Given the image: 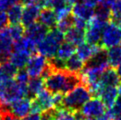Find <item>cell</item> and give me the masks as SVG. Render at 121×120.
Returning a JSON list of instances; mask_svg holds the SVG:
<instances>
[{
  "label": "cell",
  "instance_id": "cell-1",
  "mask_svg": "<svg viewBox=\"0 0 121 120\" xmlns=\"http://www.w3.org/2000/svg\"><path fill=\"white\" fill-rule=\"evenodd\" d=\"M49 66L50 73L43 79L44 86L52 94H67L82 83L81 73H72L66 69H54L50 64Z\"/></svg>",
  "mask_w": 121,
  "mask_h": 120
},
{
  "label": "cell",
  "instance_id": "cell-2",
  "mask_svg": "<svg viewBox=\"0 0 121 120\" xmlns=\"http://www.w3.org/2000/svg\"><path fill=\"white\" fill-rule=\"evenodd\" d=\"M26 96H27V84L18 83L15 79L0 82V105L4 109Z\"/></svg>",
  "mask_w": 121,
  "mask_h": 120
},
{
  "label": "cell",
  "instance_id": "cell-3",
  "mask_svg": "<svg viewBox=\"0 0 121 120\" xmlns=\"http://www.w3.org/2000/svg\"><path fill=\"white\" fill-rule=\"evenodd\" d=\"M92 94L89 88L81 83L73 89L65 94L62 101V108L67 109L72 111H79L87 101L90 99Z\"/></svg>",
  "mask_w": 121,
  "mask_h": 120
},
{
  "label": "cell",
  "instance_id": "cell-4",
  "mask_svg": "<svg viewBox=\"0 0 121 120\" xmlns=\"http://www.w3.org/2000/svg\"><path fill=\"white\" fill-rule=\"evenodd\" d=\"M64 39L65 34L63 32L57 27L51 28L46 36L37 44V51L47 58H52L56 56L57 50Z\"/></svg>",
  "mask_w": 121,
  "mask_h": 120
},
{
  "label": "cell",
  "instance_id": "cell-5",
  "mask_svg": "<svg viewBox=\"0 0 121 120\" xmlns=\"http://www.w3.org/2000/svg\"><path fill=\"white\" fill-rule=\"evenodd\" d=\"M107 21L99 20L94 16L87 22L85 30V40L91 45H101V40L103 32L107 26Z\"/></svg>",
  "mask_w": 121,
  "mask_h": 120
},
{
  "label": "cell",
  "instance_id": "cell-6",
  "mask_svg": "<svg viewBox=\"0 0 121 120\" xmlns=\"http://www.w3.org/2000/svg\"><path fill=\"white\" fill-rule=\"evenodd\" d=\"M121 44V27H118L114 23H108L105 27L101 40V46L108 50L111 47H115Z\"/></svg>",
  "mask_w": 121,
  "mask_h": 120
},
{
  "label": "cell",
  "instance_id": "cell-7",
  "mask_svg": "<svg viewBox=\"0 0 121 120\" xmlns=\"http://www.w3.org/2000/svg\"><path fill=\"white\" fill-rule=\"evenodd\" d=\"M48 65V58L38 53L32 54L26 64V71L30 77H40Z\"/></svg>",
  "mask_w": 121,
  "mask_h": 120
},
{
  "label": "cell",
  "instance_id": "cell-8",
  "mask_svg": "<svg viewBox=\"0 0 121 120\" xmlns=\"http://www.w3.org/2000/svg\"><path fill=\"white\" fill-rule=\"evenodd\" d=\"M80 111L84 117L98 119L106 112V107L100 98L94 97L87 101Z\"/></svg>",
  "mask_w": 121,
  "mask_h": 120
},
{
  "label": "cell",
  "instance_id": "cell-9",
  "mask_svg": "<svg viewBox=\"0 0 121 120\" xmlns=\"http://www.w3.org/2000/svg\"><path fill=\"white\" fill-rule=\"evenodd\" d=\"M13 50V40L11 36L9 28L0 30V64L9 61Z\"/></svg>",
  "mask_w": 121,
  "mask_h": 120
},
{
  "label": "cell",
  "instance_id": "cell-10",
  "mask_svg": "<svg viewBox=\"0 0 121 120\" xmlns=\"http://www.w3.org/2000/svg\"><path fill=\"white\" fill-rule=\"evenodd\" d=\"M49 31H50V28L45 27L44 25L39 23V22H35L27 27L24 34L26 35V37L30 39L33 43H35L37 45L46 36Z\"/></svg>",
  "mask_w": 121,
  "mask_h": 120
},
{
  "label": "cell",
  "instance_id": "cell-11",
  "mask_svg": "<svg viewBox=\"0 0 121 120\" xmlns=\"http://www.w3.org/2000/svg\"><path fill=\"white\" fill-rule=\"evenodd\" d=\"M84 67L86 68H98L103 71H105L107 68L110 67L107 58V50L102 48L96 53L94 54L87 62H85Z\"/></svg>",
  "mask_w": 121,
  "mask_h": 120
},
{
  "label": "cell",
  "instance_id": "cell-12",
  "mask_svg": "<svg viewBox=\"0 0 121 120\" xmlns=\"http://www.w3.org/2000/svg\"><path fill=\"white\" fill-rule=\"evenodd\" d=\"M41 9V6L37 3L25 4L21 17V22L24 27H27L35 22V20L39 17Z\"/></svg>",
  "mask_w": 121,
  "mask_h": 120
},
{
  "label": "cell",
  "instance_id": "cell-13",
  "mask_svg": "<svg viewBox=\"0 0 121 120\" xmlns=\"http://www.w3.org/2000/svg\"><path fill=\"white\" fill-rule=\"evenodd\" d=\"M6 109L13 116L21 118L26 117L31 109V99L30 98H22L11 103Z\"/></svg>",
  "mask_w": 121,
  "mask_h": 120
},
{
  "label": "cell",
  "instance_id": "cell-14",
  "mask_svg": "<svg viewBox=\"0 0 121 120\" xmlns=\"http://www.w3.org/2000/svg\"><path fill=\"white\" fill-rule=\"evenodd\" d=\"M72 12L75 17L81 18L82 20L88 21L91 18L95 16V9L93 7L88 6L83 2L78 1L72 7Z\"/></svg>",
  "mask_w": 121,
  "mask_h": 120
},
{
  "label": "cell",
  "instance_id": "cell-15",
  "mask_svg": "<svg viewBox=\"0 0 121 120\" xmlns=\"http://www.w3.org/2000/svg\"><path fill=\"white\" fill-rule=\"evenodd\" d=\"M99 82L103 87H118L121 81L119 80L117 71L114 68L109 67L102 73Z\"/></svg>",
  "mask_w": 121,
  "mask_h": 120
},
{
  "label": "cell",
  "instance_id": "cell-16",
  "mask_svg": "<svg viewBox=\"0 0 121 120\" xmlns=\"http://www.w3.org/2000/svg\"><path fill=\"white\" fill-rule=\"evenodd\" d=\"M38 22L44 25L48 28L56 27L57 22V17L56 12L51 8H43L38 17Z\"/></svg>",
  "mask_w": 121,
  "mask_h": 120
},
{
  "label": "cell",
  "instance_id": "cell-17",
  "mask_svg": "<svg viewBox=\"0 0 121 120\" xmlns=\"http://www.w3.org/2000/svg\"><path fill=\"white\" fill-rule=\"evenodd\" d=\"M103 48L101 45H91L89 43H82L78 45L76 48V53L77 56L81 58L83 62H87L94 54H95L98 50Z\"/></svg>",
  "mask_w": 121,
  "mask_h": 120
},
{
  "label": "cell",
  "instance_id": "cell-18",
  "mask_svg": "<svg viewBox=\"0 0 121 120\" xmlns=\"http://www.w3.org/2000/svg\"><path fill=\"white\" fill-rule=\"evenodd\" d=\"M35 99L38 103L40 108L42 109V111L54 108L53 94L50 92L49 90L43 88L36 96L35 97Z\"/></svg>",
  "mask_w": 121,
  "mask_h": 120
},
{
  "label": "cell",
  "instance_id": "cell-19",
  "mask_svg": "<svg viewBox=\"0 0 121 120\" xmlns=\"http://www.w3.org/2000/svg\"><path fill=\"white\" fill-rule=\"evenodd\" d=\"M118 94V88L116 87H105L103 88L99 98L102 100L106 108L110 109L117 99Z\"/></svg>",
  "mask_w": 121,
  "mask_h": 120
},
{
  "label": "cell",
  "instance_id": "cell-20",
  "mask_svg": "<svg viewBox=\"0 0 121 120\" xmlns=\"http://www.w3.org/2000/svg\"><path fill=\"white\" fill-rule=\"evenodd\" d=\"M85 30L86 29L73 27L65 32V38L66 39V42H69L73 45H80L85 41Z\"/></svg>",
  "mask_w": 121,
  "mask_h": 120
},
{
  "label": "cell",
  "instance_id": "cell-21",
  "mask_svg": "<svg viewBox=\"0 0 121 120\" xmlns=\"http://www.w3.org/2000/svg\"><path fill=\"white\" fill-rule=\"evenodd\" d=\"M13 50L14 51H25L32 55L37 51L36 44L33 43L27 37H21L20 39L15 41V43H13Z\"/></svg>",
  "mask_w": 121,
  "mask_h": 120
},
{
  "label": "cell",
  "instance_id": "cell-22",
  "mask_svg": "<svg viewBox=\"0 0 121 120\" xmlns=\"http://www.w3.org/2000/svg\"><path fill=\"white\" fill-rule=\"evenodd\" d=\"M44 80L42 77H34L31 78L27 83V96L33 99L43 89Z\"/></svg>",
  "mask_w": 121,
  "mask_h": 120
},
{
  "label": "cell",
  "instance_id": "cell-23",
  "mask_svg": "<svg viewBox=\"0 0 121 120\" xmlns=\"http://www.w3.org/2000/svg\"><path fill=\"white\" fill-rule=\"evenodd\" d=\"M30 56V54L25 51H14L11 55L9 61L17 69H23L26 66Z\"/></svg>",
  "mask_w": 121,
  "mask_h": 120
},
{
  "label": "cell",
  "instance_id": "cell-24",
  "mask_svg": "<svg viewBox=\"0 0 121 120\" xmlns=\"http://www.w3.org/2000/svg\"><path fill=\"white\" fill-rule=\"evenodd\" d=\"M23 12V5L22 3H19L13 5L8 9L7 12V18L8 22L11 25H16L21 22V17Z\"/></svg>",
  "mask_w": 121,
  "mask_h": 120
},
{
  "label": "cell",
  "instance_id": "cell-25",
  "mask_svg": "<svg viewBox=\"0 0 121 120\" xmlns=\"http://www.w3.org/2000/svg\"><path fill=\"white\" fill-rule=\"evenodd\" d=\"M107 58L109 65L111 68H117L121 64V44L111 47L107 50Z\"/></svg>",
  "mask_w": 121,
  "mask_h": 120
},
{
  "label": "cell",
  "instance_id": "cell-26",
  "mask_svg": "<svg viewBox=\"0 0 121 120\" xmlns=\"http://www.w3.org/2000/svg\"><path fill=\"white\" fill-rule=\"evenodd\" d=\"M17 72V68L10 61L1 64H0V82H3L10 79H14Z\"/></svg>",
  "mask_w": 121,
  "mask_h": 120
},
{
  "label": "cell",
  "instance_id": "cell-27",
  "mask_svg": "<svg viewBox=\"0 0 121 120\" xmlns=\"http://www.w3.org/2000/svg\"><path fill=\"white\" fill-rule=\"evenodd\" d=\"M75 51H76L75 45H73V44L69 43V42L62 43L60 44L59 48H58L55 57L58 58V59L62 60V61H65L70 57H72Z\"/></svg>",
  "mask_w": 121,
  "mask_h": 120
},
{
  "label": "cell",
  "instance_id": "cell-28",
  "mask_svg": "<svg viewBox=\"0 0 121 120\" xmlns=\"http://www.w3.org/2000/svg\"><path fill=\"white\" fill-rule=\"evenodd\" d=\"M84 62L77 55H73L65 61V69L75 73H80L84 68Z\"/></svg>",
  "mask_w": 121,
  "mask_h": 120
},
{
  "label": "cell",
  "instance_id": "cell-29",
  "mask_svg": "<svg viewBox=\"0 0 121 120\" xmlns=\"http://www.w3.org/2000/svg\"><path fill=\"white\" fill-rule=\"evenodd\" d=\"M73 27H74V15L73 13H69L59 19L56 25L57 29L60 30L63 33H65Z\"/></svg>",
  "mask_w": 121,
  "mask_h": 120
},
{
  "label": "cell",
  "instance_id": "cell-30",
  "mask_svg": "<svg viewBox=\"0 0 121 120\" xmlns=\"http://www.w3.org/2000/svg\"><path fill=\"white\" fill-rule=\"evenodd\" d=\"M95 16L98 18L99 20H104V21H107L111 20V7L108 6L107 4H105L102 2L99 4L97 6H95Z\"/></svg>",
  "mask_w": 121,
  "mask_h": 120
},
{
  "label": "cell",
  "instance_id": "cell-31",
  "mask_svg": "<svg viewBox=\"0 0 121 120\" xmlns=\"http://www.w3.org/2000/svg\"><path fill=\"white\" fill-rule=\"evenodd\" d=\"M107 113L111 120L121 117V94L118 95L114 104L109 109Z\"/></svg>",
  "mask_w": 121,
  "mask_h": 120
},
{
  "label": "cell",
  "instance_id": "cell-32",
  "mask_svg": "<svg viewBox=\"0 0 121 120\" xmlns=\"http://www.w3.org/2000/svg\"><path fill=\"white\" fill-rule=\"evenodd\" d=\"M9 28V32L13 40L17 41L20 39L21 37H23L24 34H25V27L23 25L20 24H16V25H11Z\"/></svg>",
  "mask_w": 121,
  "mask_h": 120
},
{
  "label": "cell",
  "instance_id": "cell-33",
  "mask_svg": "<svg viewBox=\"0 0 121 120\" xmlns=\"http://www.w3.org/2000/svg\"><path fill=\"white\" fill-rule=\"evenodd\" d=\"M75 111H72L67 109H60L57 110L56 120H74Z\"/></svg>",
  "mask_w": 121,
  "mask_h": 120
},
{
  "label": "cell",
  "instance_id": "cell-34",
  "mask_svg": "<svg viewBox=\"0 0 121 120\" xmlns=\"http://www.w3.org/2000/svg\"><path fill=\"white\" fill-rule=\"evenodd\" d=\"M15 80L20 84H27L29 81V75L27 72L24 69H20L14 77Z\"/></svg>",
  "mask_w": 121,
  "mask_h": 120
},
{
  "label": "cell",
  "instance_id": "cell-35",
  "mask_svg": "<svg viewBox=\"0 0 121 120\" xmlns=\"http://www.w3.org/2000/svg\"><path fill=\"white\" fill-rule=\"evenodd\" d=\"M56 116H57V110L52 108L42 112L41 120H56Z\"/></svg>",
  "mask_w": 121,
  "mask_h": 120
},
{
  "label": "cell",
  "instance_id": "cell-36",
  "mask_svg": "<svg viewBox=\"0 0 121 120\" xmlns=\"http://www.w3.org/2000/svg\"><path fill=\"white\" fill-rule=\"evenodd\" d=\"M111 17H113V18H121V0H117L111 5Z\"/></svg>",
  "mask_w": 121,
  "mask_h": 120
},
{
  "label": "cell",
  "instance_id": "cell-37",
  "mask_svg": "<svg viewBox=\"0 0 121 120\" xmlns=\"http://www.w3.org/2000/svg\"><path fill=\"white\" fill-rule=\"evenodd\" d=\"M21 3V0H0V10L6 11L16 4Z\"/></svg>",
  "mask_w": 121,
  "mask_h": 120
},
{
  "label": "cell",
  "instance_id": "cell-38",
  "mask_svg": "<svg viewBox=\"0 0 121 120\" xmlns=\"http://www.w3.org/2000/svg\"><path fill=\"white\" fill-rule=\"evenodd\" d=\"M7 24H8V18L7 14L5 13V11L0 10V30L6 27Z\"/></svg>",
  "mask_w": 121,
  "mask_h": 120
},
{
  "label": "cell",
  "instance_id": "cell-39",
  "mask_svg": "<svg viewBox=\"0 0 121 120\" xmlns=\"http://www.w3.org/2000/svg\"><path fill=\"white\" fill-rule=\"evenodd\" d=\"M2 120H20V118L17 117H15V116H13V115L8 110L4 109V113H3Z\"/></svg>",
  "mask_w": 121,
  "mask_h": 120
},
{
  "label": "cell",
  "instance_id": "cell-40",
  "mask_svg": "<svg viewBox=\"0 0 121 120\" xmlns=\"http://www.w3.org/2000/svg\"><path fill=\"white\" fill-rule=\"evenodd\" d=\"M82 2L87 4L88 6L94 8V7L97 6L99 4H101L103 2V0H82Z\"/></svg>",
  "mask_w": 121,
  "mask_h": 120
},
{
  "label": "cell",
  "instance_id": "cell-41",
  "mask_svg": "<svg viewBox=\"0 0 121 120\" xmlns=\"http://www.w3.org/2000/svg\"><path fill=\"white\" fill-rule=\"evenodd\" d=\"M22 120H41V115L40 113H31Z\"/></svg>",
  "mask_w": 121,
  "mask_h": 120
},
{
  "label": "cell",
  "instance_id": "cell-42",
  "mask_svg": "<svg viewBox=\"0 0 121 120\" xmlns=\"http://www.w3.org/2000/svg\"><path fill=\"white\" fill-rule=\"evenodd\" d=\"M110 20L112 23H114L115 25H117L118 27H121V18H113V17H111Z\"/></svg>",
  "mask_w": 121,
  "mask_h": 120
},
{
  "label": "cell",
  "instance_id": "cell-43",
  "mask_svg": "<svg viewBox=\"0 0 121 120\" xmlns=\"http://www.w3.org/2000/svg\"><path fill=\"white\" fill-rule=\"evenodd\" d=\"M40 0H21V3L24 4H35L38 3Z\"/></svg>",
  "mask_w": 121,
  "mask_h": 120
},
{
  "label": "cell",
  "instance_id": "cell-44",
  "mask_svg": "<svg viewBox=\"0 0 121 120\" xmlns=\"http://www.w3.org/2000/svg\"><path fill=\"white\" fill-rule=\"evenodd\" d=\"M116 1H117V0H103V3L105 4H107L108 6L111 7Z\"/></svg>",
  "mask_w": 121,
  "mask_h": 120
},
{
  "label": "cell",
  "instance_id": "cell-45",
  "mask_svg": "<svg viewBox=\"0 0 121 120\" xmlns=\"http://www.w3.org/2000/svg\"><path fill=\"white\" fill-rule=\"evenodd\" d=\"M78 1H80V0H66V2L68 3V4H70L71 6H73L74 4L78 2Z\"/></svg>",
  "mask_w": 121,
  "mask_h": 120
},
{
  "label": "cell",
  "instance_id": "cell-46",
  "mask_svg": "<svg viewBox=\"0 0 121 120\" xmlns=\"http://www.w3.org/2000/svg\"><path fill=\"white\" fill-rule=\"evenodd\" d=\"M118 69H117V73H118V77H119V80H120L121 81V64L119 65V66L117 67Z\"/></svg>",
  "mask_w": 121,
  "mask_h": 120
},
{
  "label": "cell",
  "instance_id": "cell-47",
  "mask_svg": "<svg viewBox=\"0 0 121 120\" xmlns=\"http://www.w3.org/2000/svg\"><path fill=\"white\" fill-rule=\"evenodd\" d=\"M117 88H118V94H121V82L119 83V85L118 86V87H117Z\"/></svg>",
  "mask_w": 121,
  "mask_h": 120
},
{
  "label": "cell",
  "instance_id": "cell-48",
  "mask_svg": "<svg viewBox=\"0 0 121 120\" xmlns=\"http://www.w3.org/2000/svg\"><path fill=\"white\" fill-rule=\"evenodd\" d=\"M113 120H121V117H118V118H115Z\"/></svg>",
  "mask_w": 121,
  "mask_h": 120
}]
</instances>
